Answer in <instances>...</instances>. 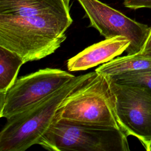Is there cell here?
Returning <instances> with one entry per match:
<instances>
[{
	"label": "cell",
	"instance_id": "obj_8",
	"mask_svg": "<svg viewBox=\"0 0 151 151\" xmlns=\"http://www.w3.org/2000/svg\"><path fill=\"white\" fill-rule=\"evenodd\" d=\"M130 41L123 36H116L94 44L68 59L70 71L86 70L106 63L122 54L128 48Z\"/></svg>",
	"mask_w": 151,
	"mask_h": 151
},
{
	"label": "cell",
	"instance_id": "obj_1",
	"mask_svg": "<svg viewBox=\"0 0 151 151\" xmlns=\"http://www.w3.org/2000/svg\"><path fill=\"white\" fill-rule=\"evenodd\" d=\"M70 14L14 17L0 14V46L25 61H37L54 53L66 38Z\"/></svg>",
	"mask_w": 151,
	"mask_h": 151
},
{
	"label": "cell",
	"instance_id": "obj_5",
	"mask_svg": "<svg viewBox=\"0 0 151 151\" xmlns=\"http://www.w3.org/2000/svg\"><path fill=\"white\" fill-rule=\"evenodd\" d=\"M75 76L46 68L17 79L6 93L0 92V117L8 119L47 97Z\"/></svg>",
	"mask_w": 151,
	"mask_h": 151
},
{
	"label": "cell",
	"instance_id": "obj_9",
	"mask_svg": "<svg viewBox=\"0 0 151 151\" xmlns=\"http://www.w3.org/2000/svg\"><path fill=\"white\" fill-rule=\"evenodd\" d=\"M0 14L30 17L70 14L69 2L65 0H0Z\"/></svg>",
	"mask_w": 151,
	"mask_h": 151
},
{
	"label": "cell",
	"instance_id": "obj_2",
	"mask_svg": "<svg viewBox=\"0 0 151 151\" xmlns=\"http://www.w3.org/2000/svg\"><path fill=\"white\" fill-rule=\"evenodd\" d=\"M95 73L75 76L47 97L6 119L0 132V151H25L34 145H39L54 121L63 101Z\"/></svg>",
	"mask_w": 151,
	"mask_h": 151
},
{
	"label": "cell",
	"instance_id": "obj_11",
	"mask_svg": "<svg viewBox=\"0 0 151 151\" xmlns=\"http://www.w3.org/2000/svg\"><path fill=\"white\" fill-rule=\"evenodd\" d=\"M24 60L17 53L0 46V92L6 93L17 80Z\"/></svg>",
	"mask_w": 151,
	"mask_h": 151
},
{
	"label": "cell",
	"instance_id": "obj_7",
	"mask_svg": "<svg viewBox=\"0 0 151 151\" xmlns=\"http://www.w3.org/2000/svg\"><path fill=\"white\" fill-rule=\"evenodd\" d=\"M89 19L90 26L105 38L123 36L130 41L127 55L140 52L150 27L137 22L99 0H77Z\"/></svg>",
	"mask_w": 151,
	"mask_h": 151
},
{
	"label": "cell",
	"instance_id": "obj_12",
	"mask_svg": "<svg viewBox=\"0 0 151 151\" xmlns=\"http://www.w3.org/2000/svg\"><path fill=\"white\" fill-rule=\"evenodd\" d=\"M109 77L117 84L143 86L151 89V68Z\"/></svg>",
	"mask_w": 151,
	"mask_h": 151
},
{
	"label": "cell",
	"instance_id": "obj_13",
	"mask_svg": "<svg viewBox=\"0 0 151 151\" xmlns=\"http://www.w3.org/2000/svg\"><path fill=\"white\" fill-rule=\"evenodd\" d=\"M123 5L125 7L132 9H151V0H124Z\"/></svg>",
	"mask_w": 151,
	"mask_h": 151
},
{
	"label": "cell",
	"instance_id": "obj_10",
	"mask_svg": "<svg viewBox=\"0 0 151 151\" xmlns=\"http://www.w3.org/2000/svg\"><path fill=\"white\" fill-rule=\"evenodd\" d=\"M151 68V56L140 52L117 57L97 67V73L113 76L133 71Z\"/></svg>",
	"mask_w": 151,
	"mask_h": 151
},
{
	"label": "cell",
	"instance_id": "obj_6",
	"mask_svg": "<svg viewBox=\"0 0 151 151\" xmlns=\"http://www.w3.org/2000/svg\"><path fill=\"white\" fill-rule=\"evenodd\" d=\"M110 81L123 130L127 136L136 137L148 151L151 143V89Z\"/></svg>",
	"mask_w": 151,
	"mask_h": 151
},
{
	"label": "cell",
	"instance_id": "obj_4",
	"mask_svg": "<svg viewBox=\"0 0 151 151\" xmlns=\"http://www.w3.org/2000/svg\"><path fill=\"white\" fill-rule=\"evenodd\" d=\"M40 145L54 151H129L127 135L114 127L54 120Z\"/></svg>",
	"mask_w": 151,
	"mask_h": 151
},
{
	"label": "cell",
	"instance_id": "obj_15",
	"mask_svg": "<svg viewBox=\"0 0 151 151\" xmlns=\"http://www.w3.org/2000/svg\"><path fill=\"white\" fill-rule=\"evenodd\" d=\"M148 151H151V143H150V146H149Z\"/></svg>",
	"mask_w": 151,
	"mask_h": 151
},
{
	"label": "cell",
	"instance_id": "obj_16",
	"mask_svg": "<svg viewBox=\"0 0 151 151\" xmlns=\"http://www.w3.org/2000/svg\"><path fill=\"white\" fill-rule=\"evenodd\" d=\"M65 1H67L68 2H70V0H65Z\"/></svg>",
	"mask_w": 151,
	"mask_h": 151
},
{
	"label": "cell",
	"instance_id": "obj_14",
	"mask_svg": "<svg viewBox=\"0 0 151 151\" xmlns=\"http://www.w3.org/2000/svg\"><path fill=\"white\" fill-rule=\"evenodd\" d=\"M140 52L146 55L151 56V27H150L147 38Z\"/></svg>",
	"mask_w": 151,
	"mask_h": 151
},
{
	"label": "cell",
	"instance_id": "obj_3",
	"mask_svg": "<svg viewBox=\"0 0 151 151\" xmlns=\"http://www.w3.org/2000/svg\"><path fill=\"white\" fill-rule=\"evenodd\" d=\"M65 119L122 130L109 76L94 75L71 92L61 103L55 120Z\"/></svg>",
	"mask_w": 151,
	"mask_h": 151
}]
</instances>
